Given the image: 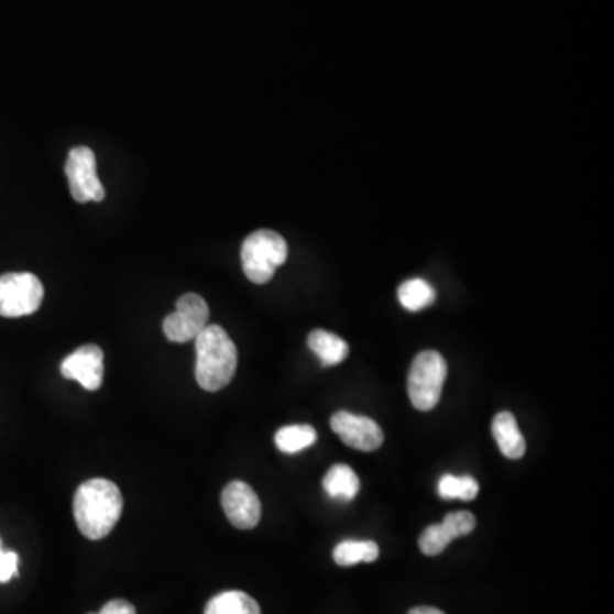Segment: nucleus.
I'll return each mask as SVG.
<instances>
[{"label":"nucleus","mask_w":614,"mask_h":614,"mask_svg":"<svg viewBox=\"0 0 614 614\" xmlns=\"http://www.w3.org/2000/svg\"><path fill=\"white\" fill-rule=\"evenodd\" d=\"M448 377V364L434 350L418 353L408 372L409 402L420 412H430L439 405L443 383Z\"/></svg>","instance_id":"20e7f679"},{"label":"nucleus","mask_w":614,"mask_h":614,"mask_svg":"<svg viewBox=\"0 0 614 614\" xmlns=\"http://www.w3.org/2000/svg\"><path fill=\"white\" fill-rule=\"evenodd\" d=\"M102 361H105L102 350L89 343L65 357L61 372L65 380L77 381L84 390L96 391L102 384V372H105Z\"/></svg>","instance_id":"9b49d317"},{"label":"nucleus","mask_w":614,"mask_h":614,"mask_svg":"<svg viewBox=\"0 0 614 614\" xmlns=\"http://www.w3.org/2000/svg\"><path fill=\"white\" fill-rule=\"evenodd\" d=\"M65 175L74 200L79 204L105 200L107 194L96 171V156L91 149L79 145L68 152Z\"/></svg>","instance_id":"423d86ee"},{"label":"nucleus","mask_w":614,"mask_h":614,"mask_svg":"<svg viewBox=\"0 0 614 614\" xmlns=\"http://www.w3.org/2000/svg\"><path fill=\"white\" fill-rule=\"evenodd\" d=\"M45 296L42 281L33 273L0 275V316L23 318L39 311Z\"/></svg>","instance_id":"39448f33"},{"label":"nucleus","mask_w":614,"mask_h":614,"mask_svg":"<svg viewBox=\"0 0 614 614\" xmlns=\"http://www.w3.org/2000/svg\"><path fill=\"white\" fill-rule=\"evenodd\" d=\"M331 429L349 448L357 451H375L384 442V434L380 425L372 418L353 415L350 412H337L331 417Z\"/></svg>","instance_id":"6e6552de"},{"label":"nucleus","mask_w":614,"mask_h":614,"mask_svg":"<svg viewBox=\"0 0 614 614\" xmlns=\"http://www.w3.org/2000/svg\"><path fill=\"white\" fill-rule=\"evenodd\" d=\"M398 299L408 311L418 313L425 307L432 306L436 300V290L424 278H412L403 282L398 288Z\"/></svg>","instance_id":"f3484780"},{"label":"nucleus","mask_w":614,"mask_h":614,"mask_svg":"<svg viewBox=\"0 0 614 614\" xmlns=\"http://www.w3.org/2000/svg\"><path fill=\"white\" fill-rule=\"evenodd\" d=\"M288 248L278 232L262 229L244 239L241 263L244 275L253 284L263 285L272 281L275 270L287 262Z\"/></svg>","instance_id":"7ed1b4c3"},{"label":"nucleus","mask_w":614,"mask_h":614,"mask_svg":"<svg viewBox=\"0 0 614 614\" xmlns=\"http://www.w3.org/2000/svg\"><path fill=\"white\" fill-rule=\"evenodd\" d=\"M197 349V364L195 377L201 390H224L238 369V349L228 331L219 325H207L205 330L195 338Z\"/></svg>","instance_id":"f03ea898"},{"label":"nucleus","mask_w":614,"mask_h":614,"mask_svg":"<svg viewBox=\"0 0 614 614\" xmlns=\"http://www.w3.org/2000/svg\"><path fill=\"white\" fill-rule=\"evenodd\" d=\"M18 566H20L18 553L2 550V542H0V582L2 584L9 582L18 573Z\"/></svg>","instance_id":"aec40b11"},{"label":"nucleus","mask_w":614,"mask_h":614,"mask_svg":"<svg viewBox=\"0 0 614 614\" xmlns=\"http://www.w3.org/2000/svg\"><path fill=\"white\" fill-rule=\"evenodd\" d=\"M408 614H446V613H442V611L437 610V607L420 606V607H414V610L409 611Z\"/></svg>","instance_id":"4be33fe9"},{"label":"nucleus","mask_w":614,"mask_h":614,"mask_svg":"<svg viewBox=\"0 0 614 614\" xmlns=\"http://www.w3.org/2000/svg\"><path fill=\"white\" fill-rule=\"evenodd\" d=\"M220 501L232 526L243 531L259 526L262 519V502L248 483H229Z\"/></svg>","instance_id":"1a4fd4ad"},{"label":"nucleus","mask_w":614,"mask_h":614,"mask_svg":"<svg viewBox=\"0 0 614 614\" xmlns=\"http://www.w3.org/2000/svg\"><path fill=\"white\" fill-rule=\"evenodd\" d=\"M96 614H136L135 607L129 603V601L114 600L110 603L105 604L99 613Z\"/></svg>","instance_id":"412c9836"},{"label":"nucleus","mask_w":614,"mask_h":614,"mask_svg":"<svg viewBox=\"0 0 614 614\" xmlns=\"http://www.w3.org/2000/svg\"><path fill=\"white\" fill-rule=\"evenodd\" d=\"M209 306L198 294H185L176 303V311L164 318L163 331L167 340L186 343L195 340L209 325Z\"/></svg>","instance_id":"0eeeda50"},{"label":"nucleus","mask_w":614,"mask_h":614,"mask_svg":"<svg viewBox=\"0 0 614 614\" xmlns=\"http://www.w3.org/2000/svg\"><path fill=\"white\" fill-rule=\"evenodd\" d=\"M307 343H309V349L318 355L321 364L327 368L341 364L349 357L350 349L347 341L327 330L311 331Z\"/></svg>","instance_id":"ddd939ff"},{"label":"nucleus","mask_w":614,"mask_h":614,"mask_svg":"<svg viewBox=\"0 0 614 614\" xmlns=\"http://www.w3.org/2000/svg\"><path fill=\"white\" fill-rule=\"evenodd\" d=\"M205 614H262L259 603L241 591L216 595L205 607Z\"/></svg>","instance_id":"dca6fc26"},{"label":"nucleus","mask_w":614,"mask_h":614,"mask_svg":"<svg viewBox=\"0 0 614 614\" xmlns=\"http://www.w3.org/2000/svg\"><path fill=\"white\" fill-rule=\"evenodd\" d=\"M122 492L110 480L92 478L77 489L74 517L80 535L92 541L107 538L122 516Z\"/></svg>","instance_id":"f257e3e1"},{"label":"nucleus","mask_w":614,"mask_h":614,"mask_svg":"<svg viewBox=\"0 0 614 614\" xmlns=\"http://www.w3.org/2000/svg\"><path fill=\"white\" fill-rule=\"evenodd\" d=\"M478 492H480V485L473 476L446 474V476L440 478L439 495L446 501H454V498L464 502L474 501Z\"/></svg>","instance_id":"6ab92c4d"},{"label":"nucleus","mask_w":614,"mask_h":614,"mask_svg":"<svg viewBox=\"0 0 614 614\" xmlns=\"http://www.w3.org/2000/svg\"><path fill=\"white\" fill-rule=\"evenodd\" d=\"M322 489L331 498L352 501L361 490V480L347 464H335L322 478Z\"/></svg>","instance_id":"4468645a"},{"label":"nucleus","mask_w":614,"mask_h":614,"mask_svg":"<svg viewBox=\"0 0 614 614\" xmlns=\"http://www.w3.org/2000/svg\"><path fill=\"white\" fill-rule=\"evenodd\" d=\"M380 558V546L374 541H341L335 546L333 560L340 567H353L359 563H372Z\"/></svg>","instance_id":"2eb2a0df"},{"label":"nucleus","mask_w":614,"mask_h":614,"mask_svg":"<svg viewBox=\"0 0 614 614\" xmlns=\"http://www.w3.org/2000/svg\"><path fill=\"white\" fill-rule=\"evenodd\" d=\"M316 439L318 434L311 425H288L275 434V446L285 454H297L311 448Z\"/></svg>","instance_id":"a211bd4d"},{"label":"nucleus","mask_w":614,"mask_h":614,"mask_svg":"<svg viewBox=\"0 0 614 614\" xmlns=\"http://www.w3.org/2000/svg\"><path fill=\"white\" fill-rule=\"evenodd\" d=\"M474 526H476V519L471 512H451L443 517L442 523L434 524L421 533L420 539H418L421 553L427 555V557H437L448 548L449 542L461 538V536L471 535Z\"/></svg>","instance_id":"9d476101"},{"label":"nucleus","mask_w":614,"mask_h":614,"mask_svg":"<svg viewBox=\"0 0 614 614\" xmlns=\"http://www.w3.org/2000/svg\"><path fill=\"white\" fill-rule=\"evenodd\" d=\"M493 439L502 454L508 459H520L526 452V439L520 432L516 417L511 412H501L492 421Z\"/></svg>","instance_id":"f8f14e48"}]
</instances>
